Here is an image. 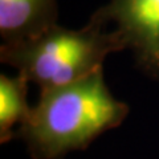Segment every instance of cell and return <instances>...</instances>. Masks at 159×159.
Returning a JSON list of instances; mask_svg holds the SVG:
<instances>
[{
    "mask_svg": "<svg viewBox=\"0 0 159 159\" xmlns=\"http://www.w3.org/2000/svg\"><path fill=\"white\" fill-rule=\"evenodd\" d=\"M126 45L117 29L97 11L82 28L69 29L60 24L37 37L0 45V60L15 68L41 89L76 82L103 69L111 53Z\"/></svg>",
    "mask_w": 159,
    "mask_h": 159,
    "instance_id": "2",
    "label": "cell"
},
{
    "mask_svg": "<svg viewBox=\"0 0 159 159\" xmlns=\"http://www.w3.org/2000/svg\"><path fill=\"white\" fill-rule=\"evenodd\" d=\"M97 12L116 25L137 66L159 82V0H109Z\"/></svg>",
    "mask_w": 159,
    "mask_h": 159,
    "instance_id": "3",
    "label": "cell"
},
{
    "mask_svg": "<svg viewBox=\"0 0 159 159\" xmlns=\"http://www.w3.org/2000/svg\"><path fill=\"white\" fill-rule=\"evenodd\" d=\"M28 85L29 81L17 73L9 77L6 74L0 76V141L6 143L15 133L16 123L21 125L31 111L28 105Z\"/></svg>",
    "mask_w": 159,
    "mask_h": 159,
    "instance_id": "5",
    "label": "cell"
},
{
    "mask_svg": "<svg viewBox=\"0 0 159 159\" xmlns=\"http://www.w3.org/2000/svg\"><path fill=\"white\" fill-rule=\"evenodd\" d=\"M127 114V103L111 94L101 69L76 82L41 89L19 135L33 159H60L86 148L121 125Z\"/></svg>",
    "mask_w": 159,
    "mask_h": 159,
    "instance_id": "1",
    "label": "cell"
},
{
    "mask_svg": "<svg viewBox=\"0 0 159 159\" xmlns=\"http://www.w3.org/2000/svg\"><path fill=\"white\" fill-rule=\"evenodd\" d=\"M58 24V0H0L2 44L40 36Z\"/></svg>",
    "mask_w": 159,
    "mask_h": 159,
    "instance_id": "4",
    "label": "cell"
}]
</instances>
